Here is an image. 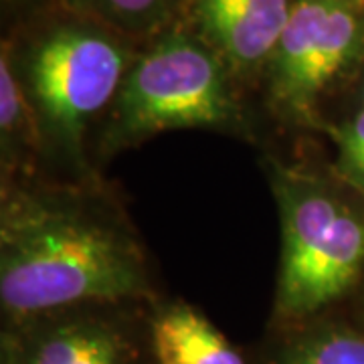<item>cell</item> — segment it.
Returning <instances> with one entry per match:
<instances>
[{
    "label": "cell",
    "instance_id": "cell-4",
    "mask_svg": "<svg viewBox=\"0 0 364 364\" xmlns=\"http://www.w3.org/2000/svg\"><path fill=\"white\" fill-rule=\"evenodd\" d=\"M26 73L47 119L75 140L85 122L119 91L128 55L105 26L93 21L65 23L35 43Z\"/></svg>",
    "mask_w": 364,
    "mask_h": 364
},
{
    "label": "cell",
    "instance_id": "cell-9",
    "mask_svg": "<svg viewBox=\"0 0 364 364\" xmlns=\"http://www.w3.org/2000/svg\"><path fill=\"white\" fill-rule=\"evenodd\" d=\"M265 364H364V328L308 320L275 346Z\"/></svg>",
    "mask_w": 364,
    "mask_h": 364
},
{
    "label": "cell",
    "instance_id": "cell-5",
    "mask_svg": "<svg viewBox=\"0 0 364 364\" xmlns=\"http://www.w3.org/2000/svg\"><path fill=\"white\" fill-rule=\"evenodd\" d=\"M364 51V0H296L273 51V100L312 117L318 97Z\"/></svg>",
    "mask_w": 364,
    "mask_h": 364
},
{
    "label": "cell",
    "instance_id": "cell-1",
    "mask_svg": "<svg viewBox=\"0 0 364 364\" xmlns=\"http://www.w3.org/2000/svg\"><path fill=\"white\" fill-rule=\"evenodd\" d=\"M146 294L142 259L116 229L45 203L23 200L4 208L0 301L11 318L26 320Z\"/></svg>",
    "mask_w": 364,
    "mask_h": 364
},
{
    "label": "cell",
    "instance_id": "cell-10",
    "mask_svg": "<svg viewBox=\"0 0 364 364\" xmlns=\"http://www.w3.org/2000/svg\"><path fill=\"white\" fill-rule=\"evenodd\" d=\"M90 21L130 35H148L168 23L178 0H65Z\"/></svg>",
    "mask_w": 364,
    "mask_h": 364
},
{
    "label": "cell",
    "instance_id": "cell-6",
    "mask_svg": "<svg viewBox=\"0 0 364 364\" xmlns=\"http://www.w3.org/2000/svg\"><path fill=\"white\" fill-rule=\"evenodd\" d=\"M136 346L116 322L93 314L51 312L18 320L4 334L2 364H134Z\"/></svg>",
    "mask_w": 364,
    "mask_h": 364
},
{
    "label": "cell",
    "instance_id": "cell-8",
    "mask_svg": "<svg viewBox=\"0 0 364 364\" xmlns=\"http://www.w3.org/2000/svg\"><path fill=\"white\" fill-rule=\"evenodd\" d=\"M156 364H247L243 354L195 308L174 304L150 322Z\"/></svg>",
    "mask_w": 364,
    "mask_h": 364
},
{
    "label": "cell",
    "instance_id": "cell-13",
    "mask_svg": "<svg viewBox=\"0 0 364 364\" xmlns=\"http://www.w3.org/2000/svg\"><path fill=\"white\" fill-rule=\"evenodd\" d=\"M21 2H25V0H2L4 6H16V4H21Z\"/></svg>",
    "mask_w": 364,
    "mask_h": 364
},
{
    "label": "cell",
    "instance_id": "cell-3",
    "mask_svg": "<svg viewBox=\"0 0 364 364\" xmlns=\"http://www.w3.org/2000/svg\"><path fill=\"white\" fill-rule=\"evenodd\" d=\"M225 61L207 43L166 33L128 69L116 100L119 136L221 126L235 116Z\"/></svg>",
    "mask_w": 364,
    "mask_h": 364
},
{
    "label": "cell",
    "instance_id": "cell-2",
    "mask_svg": "<svg viewBox=\"0 0 364 364\" xmlns=\"http://www.w3.org/2000/svg\"><path fill=\"white\" fill-rule=\"evenodd\" d=\"M282 269L275 312L308 322L356 282L364 265V219L301 174L279 172Z\"/></svg>",
    "mask_w": 364,
    "mask_h": 364
},
{
    "label": "cell",
    "instance_id": "cell-14",
    "mask_svg": "<svg viewBox=\"0 0 364 364\" xmlns=\"http://www.w3.org/2000/svg\"><path fill=\"white\" fill-rule=\"evenodd\" d=\"M363 324H364V308H363Z\"/></svg>",
    "mask_w": 364,
    "mask_h": 364
},
{
    "label": "cell",
    "instance_id": "cell-12",
    "mask_svg": "<svg viewBox=\"0 0 364 364\" xmlns=\"http://www.w3.org/2000/svg\"><path fill=\"white\" fill-rule=\"evenodd\" d=\"M334 134L340 148V168L364 186V107Z\"/></svg>",
    "mask_w": 364,
    "mask_h": 364
},
{
    "label": "cell",
    "instance_id": "cell-11",
    "mask_svg": "<svg viewBox=\"0 0 364 364\" xmlns=\"http://www.w3.org/2000/svg\"><path fill=\"white\" fill-rule=\"evenodd\" d=\"M25 100L14 73L13 55L9 45H2L0 57V126L4 134H14L25 119Z\"/></svg>",
    "mask_w": 364,
    "mask_h": 364
},
{
    "label": "cell",
    "instance_id": "cell-7",
    "mask_svg": "<svg viewBox=\"0 0 364 364\" xmlns=\"http://www.w3.org/2000/svg\"><path fill=\"white\" fill-rule=\"evenodd\" d=\"M296 0H191L205 43L225 65L249 71L272 59Z\"/></svg>",
    "mask_w": 364,
    "mask_h": 364
}]
</instances>
